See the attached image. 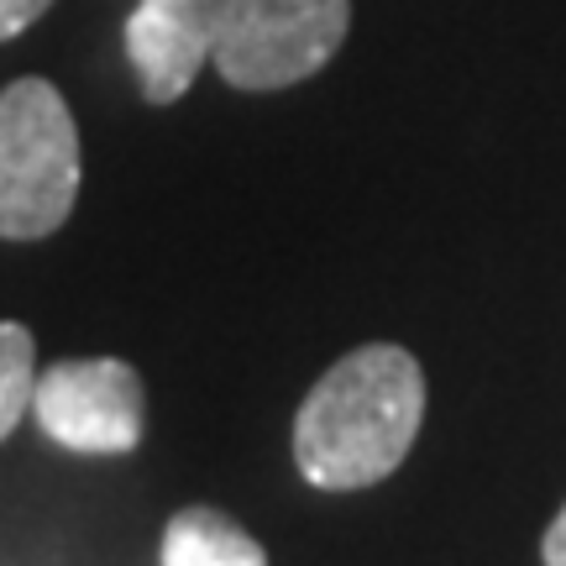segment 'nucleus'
<instances>
[{
	"instance_id": "obj_3",
	"label": "nucleus",
	"mask_w": 566,
	"mask_h": 566,
	"mask_svg": "<svg viewBox=\"0 0 566 566\" xmlns=\"http://www.w3.org/2000/svg\"><path fill=\"white\" fill-rule=\"evenodd\" d=\"M346 27V0H221L210 63L237 90H289L336 59Z\"/></svg>"
},
{
	"instance_id": "obj_7",
	"label": "nucleus",
	"mask_w": 566,
	"mask_h": 566,
	"mask_svg": "<svg viewBox=\"0 0 566 566\" xmlns=\"http://www.w3.org/2000/svg\"><path fill=\"white\" fill-rule=\"evenodd\" d=\"M32 394H38V346L32 331L21 321H0V441L32 415Z\"/></svg>"
},
{
	"instance_id": "obj_1",
	"label": "nucleus",
	"mask_w": 566,
	"mask_h": 566,
	"mask_svg": "<svg viewBox=\"0 0 566 566\" xmlns=\"http://www.w3.org/2000/svg\"><path fill=\"white\" fill-rule=\"evenodd\" d=\"M424 420V373L405 346H357L310 388L294 420V462L304 483L357 493L384 483L409 457Z\"/></svg>"
},
{
	"instance_id": "obj_8",
	"label": "nucleus",
	"mask_w": 566,
	"mask_h": 566,
	"mask_svg": "<svg viewBox=\"0 0 566 566\" xmlns=\"http://www.w3.org/2000/svg\"><path fill=\"white\" fill-rule=\"evenodd\" d=\"M48 6H53V0H0V42L17 38V32H27Z\"/></svg>"
},
{
	"instance_id": "obj_9",
	"label": "nucleus",
	"mask_w": 566,
	"mask_h": 566,
	"mask_svg": "<svg viewBox=\"0 0 566 566\" xmlns=\"http://www.w3.org/2000/svg\"><path fill=\"white\" fill-rule=\"evenodd\" d=\"M541 556H546V566H566V504H562V514L551 520L546 541H541Z\"/></svg>"
},
{
	"instance_id": "obj_5",
	"label": "nucleus",
	"mask_w": 566,
	"mask_h": 566,
	"mask_svg": "<svg viewBox=\"0 0 566 566\" xmlns=\"http://www.w3.org/2000/svg\"><path fill=\"white\" fill-rule=\"evenodd\" d=\"M221 0H137L126 17V53L153 105H174L216 53Z\"/></svg>"
},
{
	"instance_id": "obj_4",
	"label": "nucleus",
	"mask_w": 566,
	"mask_h": 566,
	"mask_svg": "<svg viewBox=\"0 0 566 566\" xmlns=\"http://www.w3.org/2000/svg\"><path fill=\"white\" fill-rule=\"evenodd\" d=\"M32 415H38L42 436L69 451L122 457L142 441L147 388H142L137 367L122 357H69L38 378Z\"/></svg>"
},
{
	"instance_id": "obj_2",
	"label": "nucleus",
	"mask_w": 566,
	"mask_h": 566,
	"mask_svg": "<svg viewBox=\"0 0 566 566\" xmlns=\"http://www.w3.org/2000/svg\"><path fill=\"white\" fill-rule=\"evenodd\" d=\"M80 132L48 80L0 90V242H38L80 200Z\"/></svg>"
},
{
	"instance_id": "obj_6",
	"label": "nucleus",
	"mask_w": 566,
	"mask_h": 566,
	"mask_svg": "<svg viewBox=\"0 0 566 566\" xmlns=\"http://www.w3.org/2000/svg\"><path fill=\"white\" fill-rule=\"evenodd\" d=\"M163 566H268V551L231 514L189 504L163 530Z\"/></svg>"
}]
</instances>
